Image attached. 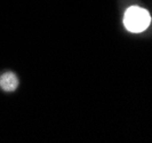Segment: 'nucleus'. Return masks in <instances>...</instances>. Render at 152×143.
<instances>
[{"label": "nucleus", "mask_w": 152, "mask_h": 143, "mask_svg": "<svg viewBox=\"0 0 152 143\" xmlns=\"http://www.w3.org/2000/svg\"><path fill=\"white\" fill-rule=\"evenodd\" d=\"M18 86V79L15 73L13 72H6L0 76V87L5 92H14L17 89Z\"/></svg>", "instance_id": "f03ea898"}, {"label": "nucleus", "mask_w": 152, "mask_h": 143, "mask_svg": "<svg viewBox=\"0 0 152 143\" xmlns=\"http://www.w3.org/2000/svg\"><path fill=\"white\" fill-rule=\"evenodd\" d=\"M151 23L150 13L145 8L130 6L124 16V25L132 33H140L149 28Z\"/></svg>", "instance_id": "f257e3e1"}]
</instances>
